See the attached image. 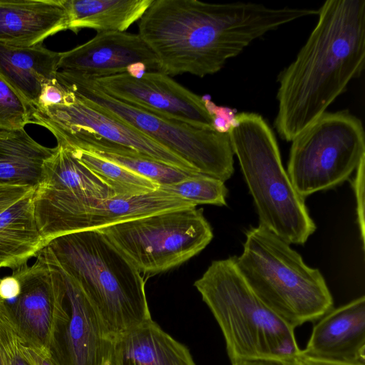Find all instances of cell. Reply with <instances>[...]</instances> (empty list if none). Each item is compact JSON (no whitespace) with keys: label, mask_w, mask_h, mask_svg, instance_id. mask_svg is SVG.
Masks as SVG:
<instances>
[{"label":"cell","mask_w":365,"mask_h":365,"mask_svg":"<svg viewBox=\"0 0 365 365\" xmlns=\"http://www.w3.org/2000/svg\"><path fill=\"white\" fill-rule=\"evenodd\" d=\"M61 53L42 44L21 47L0 43V76L34 107L43 86L56 79Z\"/></svg>","instance_id":"cell-19"},{"label":"cell","mask_w":365,"mask_h":365,"mask_svg":"<svg viewBox=\"0 0 365 365\" xmlns=\"http://www.w3.org/2000/svg\"><path fill=\"white\" fill-rule=\"evenodd\" d=\"M67 90L57 81L53 80L43 86L38 102L34 107L44 108L63 103Z\"/></svg>","instance_id":"cell-29"},{"label":"cell","mask_w":365,"mask_h":365,"mask_svg":"<svg viewBox=\"0 0 365 365\" xmlns=\"http://www.w3.org/2000/svg\"><path fill=\"white\" fill-rule=\"evenodd\" d=\"M313 328L301 354L346 365H365V297L331 309Z\"/></svg>","instance_id":"cell-15"},{"label":"cell","mask_w":365,"mask_h":365,"mask_svg":"<svg viewBox=\"0 0 365 365\" xmlns=\"http://www.w3.org/2000/svg\"><path fill=\"white\" fill-rule=\"evenodd\" d=\"M153 0H65L68 29L124 32L139 20Z\"/></svg>","instance_id":"cell-22"},{"label":"cell","mask_w":365,"mask_h":365,"mask_svg":"<svg viewBox=\"0 0 365 365\" xmlns=\"http://www.w3.org/2000/svg\"><path fill=\"white\" fill-rule=\"evenodd\" d=\"M51 255L63 288L48 347L51 359L56 365H112L115 339L79 285Z\"/></svg>","instance_id":"cell-11"},{"label":"cell","mask_w":365,"mask_h":365,"mask_svg":"<svg viewBox=\"0 0 365 365\" xmlns=\"http://www.w3.org/2000/svg\"><path fill=\"white\" fill-rule=\"evenodd\" d=\"M355 176L352 181V187L356 197V215L361 239L364 247L365 217H364V177L365 158L362 159L356 169Z\"/></svg>","instance_id":"cell-28"},{"label":"cell","mask_w":365,"mask_h":365,"mask_svg":"<svg viewBox=\"0 0 365 365\" xmlns=\"http://www.w3.org/2000/svg\"><path fill=\"white\" fill-rule=\"evenodd\" d=\"M317 13L251 2L153 0L139 19L138 35L155 55L160 72L202 78L267 33Z\"/></svg>","instance_id":"cell-1"},{"label":"cell","mask_w":365,"mask_h":365,"mask_svg":"<svg viewBox=\"0 0 365 365\" xmlns=\"http://www.w3.org/2000/svg\"><path fill=\"white\" fill-rule=\"evenodd\" d=\"M295 59L279 74L274 127L292 141L326 113L365 64V1L328 0Z\"/></svg>","instance_id":"cell-2"},{"label":"cell","mask_w":365,"mask_h":365,"mask_svg":"<svg viewBox=\"0 0 365 365\" xmlns=\"http://www.w3.org/2000/svg\"><path fill=\"white\" fill-rule=\"evenodd\" d=\"M192 207L197 206L159 188L133 195L88 198L83 206L74 232L98 230L162 212Z\"/></svg>","instance_id":"cell-17"},{"label":"cell","mask_w":365,"mask_h":365,"mask_svg":"<svg viewBox=\"0 0 365 365\" xmlns=\"http://www.w3.org/2000/svg\"><path fill=\"white\" fill-rule=\"evenodd\" d=\"M194 286L221 329L232 365L249 359H295L299 354L294 329L253 292L235 256L212 261Z\"/></svg>","instance_id":"cell-6"},{"label":"cell","mask_w":365,"mask_h":365,"mask_svg":"<svg viewBox=\"0 0 365 365\" xmlns=\"http://www.w3.org/2000/svg\"><path fill=\"white\" fill-rule=\"evenodd\" d=\"M46 246L114 339L152 319L141 273L102 232L62 235Z\"/></svg>","instance_id":"cell-3"},{"label":"cell","mask_w":365,"mask_h":365,"mask_svg":"<svg viewBox=\"0 0 365 365\" xmlns=\"http://www.w3.org/2000/svg\"><path fill=\"white\" fill-rule=\"evenodd\" d=\"M1 269V268H0ZM1 279V278H0Z\"/></svg>","instance_id":"cell-36"},{"label":"cell","mask_w":365,"mask_h":365,"mask_svg":"<svg viewBox=\"0 0 365 365\" xmlns=\"http://www.w3.org/2000/svg\"><path fill=\"white\" fill-rule=\"evenodd\" d=\"M135 64L148 71H159L158 59L138 34L108 31L97 33L87 42L61 52L58 71L88 78L127 73Z\"/></svg>","instance_id":"cell-14"},{"label":"cell","mask_w":365,"mask_h":365,"mask_svg":"<svg viewBox=\"0 0 365 365\" xmlns=\"http://www.w3.org/2000/svg\"><path fill=\"white\" fill-rule=\"evenodd\" d=\"M28 349L36 365H56L49 353L41 352L28 346Z\"/></svg>","instance_id":"cell-33"},{"label":"cell","mask_w":365,"mask_h":365,"mask_svg":"<svg viewBox=\"0 0 365 365\" xmlns=\"http://www.w3.org/2000/svg\"><path fill=\"white\" fill-rule=\"evenodd\" d=\"M33 106L0 76V130L24 128L32 123Z\"/></svg>","instance_id":"cell-27"},{"label":"cell","mask_w":365,"mask_h":365,"mask_svg":"<svg viewBox=\"0 0 365 365\" xmlns=\"http://www.w3.org/2000/svg\"><path fill=\"white\" fill-rule=\"evenodd\" d=\"M236 265L258 298L292 328L322 318L333 309L319 269L308 266L290 244L259 225L245 232Z\"/></svg>","instance_id":"cell-4"},{"label":"cell","mask_w":365,"mask_h":365,"mask_svg":"<svg viewBox=\"0 0 365 365\" xmlns=\"http://www.w3.org/2000/svg\"><path fill=\"white\" fill-rule=\"evenodd\" d=\"M0 365H4V362H3V360H2V358H1V354H0Z\"/></svg>","instance_id":"cell-35"},{"label":"cell","mask_w":365,"mask_h":365,"mask_svg":"<svg viewBox=\"0 0 365 365\" xmlns=\"http://www.w3.org/2000/svg\"><path fill=\"white\" fill-rule=\"evenodd\" d=\"M232 365H299V364L296 358H255L242 360Z\"/></svg>","instance_id":"cell-32"},{"label":"cell","mask_w":365,"mask_h":365,"mask_svg":"<svg viewBox=\"0 0 365 365\" xmlns=\"http://www.w3.org/2000/svg\"><path fill=\"white\" fill-rule=\"evenodd\" d=\"M296 359L299 365H346L312 359L302 355L301 354V351L299 354L297 356Z\"/></svg>","instance_id":"cell-34"},{"label":"cell","mask_w":365,"mask_h":365,"mask_svg":"<svg viewBox=\"0 0 365 365\" xmlns=\"http://www.w3.org/2000/svg\"><path fill=\"white\" fill-rule=\"evenodd\" d=\"M55 150L37 143L24 128L0 130V183L36 187L44 162Z\"/></svg>","instance_id":"cell-21"},{"label":"cell","mask_w":365,"mask_h":365,"mask_svg":"<svg viewBox=\"0 0 365 365\" xmlns=\"http://www.w3.org/2000/svg\"><path fill=\"white\" fill-rule=\"evenodd\" d=\"M112 365H196L187 346L150 319L115 338Z\"/></svg>","instance_id":"cell-18"},{"label":"cell","mask_w":365,"mask_h":365,"mask_svg":"<svg viewBox=\"0 0 365 365\" xmlns=\"http://www.w3.org/2000/svg\"><path fill=\"white\" fill-rule=\"evenodd\" d=\"M36 262L14 270L20 293L12 304L6 301L13 323L25 344L48 353V347L63 297L58 267L45 246Z\"/></svg>","instance_id":"cell-12"},{"label":"cell","mask_w":365,"mask_h":365,"mask_svg":"<svg viewBox=\"0 0 365 365\" xmlns=\"http://www.w3.org/2000/svg\"><path fill=\"white\" fill-rule=\"evenodd\" d=\"M142 274L178 267L211 242L213 232L197 207L180 208L98 229Z\"/></svg>","instance_id":"cell-10"},{"label":"cell","mask_w":365,"mask_h":365,"mask_svg":"<svg viewBox=\"0 0 365 365\" xmlns=\"http://www.w3.org/2000/svg\"><path fill=\"white\" fill-rule=\"evenodd\" d=\"M34 192L0 213V268L14 271L46 246L36 222Z\"/></svg>","instance_id":"cell-20"},{"label":"cell","mask_w":365,"mask_h":365,"mask_svg":"<svg viewBox=\"0 0 365 365\" xmlns=\"http://www.w3.org/2000/svg\"><path fill=\"white\" fill-rule=\"evenodd\" d=\"M116 163L133 173L145 177L158 185H168L179 182L199 173H190L167 164L141 156L113 153H91Z\"/></svg>","instance_id":"cell-25"},{"label":"cell","mask_w":365,"mask_h":365,"mask_svg":"<svg viewBox=\"0 0 365 365\" xmlns=\"http://www.w3.org/2000/svg\"><path fill=\"white\" fill-rule=\"evenodd\" d=\"M20 293V284L11 274L0 279V298L4 300L15 299Z\"/></svg>","instance_id":"cell-31"},{"label":"cell","mask_w":365,"mask_h":365,"mask_svg":"<svg viewBox=\"0 0 365 365\" xmlns=\"http://www.w3.org/2000/svg\"><path fill=\"white\" fill-rule=\"evenodd\" d=\"M67 91L61 104L33 107L32 123L48 129L57 144L90 153L141 156L187 172L197 173L140 130L91 107L72 91Z\"/></svg>","instance_id":"cell-9"},{"label":"cell","mask_w":365,"mask_h":365,"mask_svg":"<svg viewBox=\"0 0 365 365\" xmlns=\"http://www.w3.org/2000/svg\"><path fill=\"white\" fill-rule=\"evenodd\" d=\"M259 225L289 244L304 245L316 225L285 170L275 135L258 113L236 114L227 130Z\"/></svg>","instance_id":"cell-5"},{"label":"cell","mask_w":365,"mask_h":365,"mask_svg":"<svg viewBox=\"0 0 365 365\" xmlns=\"http://www.w3.org/2000/svg\"><path fill=\"white\" fill-rule=\"evenodd\" d=\"M68 150L99 178L115 196L141 194L157 190L159 187L153 181L106 159L83 150Z\"/></svg>","instance_id":"cell-23"},{"label":"cell","mask_w":365,"mask_h":365,"mask_svg":"<svg viewBox=\"0 0 365 365\" xmlns=\"http://www.w3.org/2000/svg\"><path fill=\"white\" fill-rule=\"evenodd\" d=\"M0 354L4 365H36L9 314L6 300L0 298Z\"/></svg>","instance_id":"cell-26"},{"label":"cell","mask_w":365,"mask_h":365,"mask_svg":"<svg viewBox=\"0 0 365 365\" xmlns=\"http://www.w3.org/2000/svg\"><path fill=\"white\" fill-rule=\"evenodd\" d=\"M158 188L196 206L227 205L228 190L225 182L204 174L195 173L179 182L160 185Z\"/></svg>","instance_id":"cell-24"},{"label":"cell","mask_w":365,"mask_h":365,"mask_svg":"<svg viewBox=\"0 0 365 365\" xmlns=\"http://www.w3.org/2000/svg\"><path fill=\"white\" fill-rule=\"evenodd\" d=\"M36 187L0 183V213L34 191Z\"/></svg>","instance_id":"cell-30"},{"label":"cell","mask_w":365,"mask_h":365,"mask_svg":"<svg viewBox=\"0 0 365 365\" xmlns=\"http://www.w3.org/2000/svg\"><path fill=\"white\" fill-rule=\"evenodd\" d=\"M57 81L91 107L130 125L188 163L223 182L232 175L233 150L227 132L168 119L118 101L81 76L58 71Z\"/></svg>","instance_id":"cell-7"},{"label":"cell","mask_w":365,"mask_h":365,"mask_svg":"<svg viewBox=\"0 0 365 365\" xmlns=\"http://www.w3.org/2000/svg\"><path fill=\"white\" fill-rule=\"evenodd\" d=\"M65 0H0V43L33 46L68 29Z\"/></svg>","instance_id":"cell-16"},{"label":"cell","mask_w":365,"mask_h":365,"mask_svg":"<svg viewBox=\"0 0 365 365\" xmlns=\"http://www.w3.org/2000/svg\"><path fill=\"white\" fill-rule=\"evenodd\" d=\"M364 158L361 120L348 110L326 112L292 140L287 172L305 198L343 183Z\"/></svg>","instance_id":"cell-8"},{"label":"cell","mask_w":365,"mask_h":365,"mask_svg":"<svg viewBox=\"0 0 365 365\" xmlns=\"http://www.w3.org/2000/svg\"><path fill=\"white\" fill-rule=\"evenodd\" d=\"M88 78L118 101L165 118L215 129L206 100L163 73L147 71L140 77L124 73Z\"/></svg>","instance_id":"cell-13"}]
</instances>
